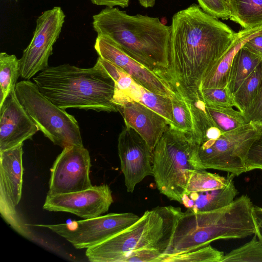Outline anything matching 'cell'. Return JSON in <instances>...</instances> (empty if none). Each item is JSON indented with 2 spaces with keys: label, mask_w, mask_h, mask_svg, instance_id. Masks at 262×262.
Instances as JSON below:
<instances>
[{
  "label": "cell",
  "mask_w": 262,
  "mask_h": 262,
  "mask_svg": "<svg viewBox=\"0 0 262 262\" xmlns=\"http://www.w3.org/2000/svg\"><path fill=\"white\" fill-rule=\"evenodd\" d=\"M237 33L192 4L172 17L168 67L163 80L186 100L229 49Z\"/></svg>",
  "instance_id": "1"
},
{
  "label": "cell",
  "mask_w": 262,
  "mask_h": 262,
  "mask_svg": "<svg viewBox=\"0 0 262 262\" xmlns=\"http://www.w3.org/2000/svg\"><path fill=\"white\" fill-rule=\"evenodd\" d=\"M92 25L98 35L112 40L163 80L168 67L170 26L158 17L129 15L117 7H106L94 15Z\"/></svg>",
  "instance_id": "2"
},
{
  "label": "cell",
  "mask_w": 262,
  "mask_h": 262,
  "mask_svg": "<svg viewBox=\"0 0 262 262\" xmlns=\"http://www.w3.org/2000/svg\"><path fill=\"white\" fill-rule=\"evenodd\" d=\"M39 91L59 107L117 112L115 82L97 59L89 68L69 64L49 67L33 77Z\"/></svg>",
  "instance_id": "3"
},
{
  "label": "cell",
  "mask_w": 262,
  "mask_h": 262,
  "mask_svg": "<svg viewBox=\"0 0 262 262\" xmlns=\"http://www.w3.org/2000/svg\"><path fill=\"white\" fill-rule=\"evenodd\" d=\"M253 206L249 196L242 195L228 206L214 210L195 212L187 208L177 222L163 259L207 246L216 240L243 238L255 234Z\"/></svg>",
  "instance_id": "4"
},
{
  "label": "cell",
  "mask_w": 262,
  "mask_h": 262,
  "mask_svg": "<svg viewBox=\"0 0 262 262\" xmlns=\"http://www.w3.org/2000/svg\"><path fill=\"white\" fill-rule=\"evenodd\" d=\"M182 213L181 208L172 206L147 210L131 226L86 249L85 255L91 262H123L133 251L156 248L163 251L165 256Z\"/></svg>",
  "instance_id": "5"
},
{
  "label": "cell",
  "mask_w": 262,
  "mask_h": 262,
  "mask_svg": "<svg viewBox=\"0 0 262 262\" xmlns=\"http://www.w3.org/2000/svg\"><path fill=\"white\" fill-rule=\"evenodd\" d=\"M192 153L187 134L170 125L153 150L152 172L157 189L181 204L192 171L196 169Z\"/></svg>",
  "instance_id": "6"
},
{
  "label": "cell",
  "mask_w": 262,
  "mask_h": 262,
  "mask_svg": "<svg viewBox=\"0 0 262 262\" xmlns=\"http://www.w3.org/2000/svg\"><path fill=\"white\" fill-rule=\"evenodd\" d=\"M262 128L248 123L223 133L217 139H192V160L196 169L222 170L238 176L246 172V158Z\"/></svg>",
  "instance_id": "7"
},
{
  "label": "cell",
  "mask_w": 262,
  "mask_h": 262,
  "mask_svg": "<svg viewBox=\"0 0 262 262\" xmlns=\"http://www.w3.org/2000/svg\"><path fill=\"white\" fill-rule=\"evenodd\" d=\"M16 96L44 136L62 148L83 146L78 123L75 117L52 103L35 83L24 80L17 83Z\"/></svg>",
  "instance_id": "8"
},
{
  "label": "cell",
  "mask_w": 262,
  "mask_h": 262,
  "mask_svg": "<svg viewBox=\"0 0 262 262\" xmlns=\"http://www.w3.org/2000/svg\"><path fill=\"white\" fill-rule=\"evenodd\" d=\"M23 145L0 151V212L1 216L24 237L43 246L46 240L25 223L16 209L22 193Z\"/></svg>",
  "instance_id": "9"
},
{
  "label": "cell",
  "mask_w": 262,
  "mask_h": 262,
  "mask_svg": "<svg viewBox=\"0 0 262 262\" xmlns=\"http://www.w3.org/2000/svg\"><path fill=\"white\" fill-rule=\"evenodd\" d=\"M140 217L130 212L111 213L66 223L30 225L50 229L64 238L76 249H88L122 231Z\"/></svg>",
  "instance_id": "10"
},
{
  "label": "cell",
  "mask_w": 262,
  "mask_h": 262,
  "mask_svg": "<svg viewBox=\"0 0 262 262\" xmlns=\"http://www.w3.org/2000/svg\"><path fill=\"white\" fill-rule=\"evenodd\" d=\"M66 15L56 6L44 11L36 19L32 38L19 59L20 76L26 80L49 67L48 60L59 38Z\"/></svg>",
  "instance_id": "11"
},
{
  "label": "cell",
  "mask_w": 262,
  "mask_h": 262,
  "mask_svg": "<svg viewBox=\"0 0 262 262\" xmlns=\"http://www.w3.org/2000/svg\"><path fill=\"white\" fill-rule=\"evenodd\" d=\"M91 158L83 146L72 145L63 148L51 169L47 194L70 193L91 187Z\"/></svg>",
  "instance_id": "12"
},
{
  "label": "cell",
  "mask_w": 262,
  "mask_h": 262,
  "mask_svg": "<svg viewBox=\"0 0 262 262\" xmlns=\"http://www.w3.org/2000/svg\"><path fill=\"white\" fill-rule=\"evenodd\" d=\"M118 151L127 191L133 192L146 177L153 176V150L135 129L125 125L119 135Z\"/></svg>",
  "instance_id": "13"
},
{
  "label": "cell",
  "mask_w": 262,
  "mask_h": 262,
  "mask_svg": "<svg viewBox=\"0 0 262 262\" xmlns=\"http://www.w3.org/2000/svg\"><path fill=\"white\" fill-rule=\"evenodd\" d=\"M113 202L111 188L102 184L76 192L47 194L43 208L49 211L69 212L88 219L107 212Z\"/></svg>",
  "instance_id": "14"
},
{
  "label": "cell",
  "mask_w": 262,
  "mask_h": 262,
  "mask_svg": "<svg viewBox=\"0 0 262 262\" xmlns=\"http://www.w3.org/2000/svg\"><path fill=\"white\" fill-rule=\"evenodd\" d=\"M94 48L99 57L122 69L148 91L169 97L174 93L157 75L128 55L108 38L97 35Z\"/></svg>",
  "instance_id": "15"
},
{
  "label": "cell",
  "mask_w": 262,
  "mask_h": 262,
  "mask_svg": "<svg viewBox=\"0 0 262 262\" xmlns=\"http://www.w3.org/2000/svg\"><path fill=\"white\" fill-rule=\"evenodd\" d=\"M39 128L12 90L0 104V151L31 139Z\"/></svg>",
  "instance_id": "16"
},
{
  "label": "cell",
  "mask_w": 262,
  "mask_h": 262,
  "mask_svg": "<svg viewBox=\"0 0 262 262\" xmlns=\"http://www.w3.org/2000/svg\"><path fill=\"white\" fill-rule=\"evenodd\" d=\"M117 107L125 125L135 129L154 150L169 125L166 119L142 103L128 98Z\"/></svg>",
  "instance_id": "17"
},
{
  "label": "cell",
  "mask_w": 262,
  "mask_h": 262,
  "mask_svg": "<svg viewBox=\"0 0 262 262\" xmlns=\"http://www.w3.org/2000/svg\"><path fill=\"white\" fill-rule=\"evenodd\" d=\"M261 33L262 26L244 29L237 32V36L232 45L202 80L200 89L226 87L235 55L247 41Z\"/></svg>",
  "instance_id": "18"
},
{
  "label": "cell",
  "mask_w": 262,
  "mask_h": 262,
  "mask_svg": "<svg viewBox=\"0 0 262 262\" xmlns=\"http://www.w3.org/2000/svg\"><path fill=\"white\" fill-rule=\"evenodd\" d=\"M235 176L228 173L227 183L223 187L184 194L182 204L195 212L211 211L228 206L234 200L238 193L234 183Z\"/></svg>",
  "instance_id": "19"
},
{
  "label": "cell",
  "mask_w": 262,
  "mask_h": 262,
  "mask_svg": "<svg viewBox=\"0 0 262 262\" xmlns=\"http://www.w3.org/2000/svg\"><path fill=\"white\" fill-rule=\"evenodd\" d=\"M119 97L128 98L139 102L158 113L173 126L172 106L170 97L153 93L137 83L133 79L123 92L116 94Z\"/></svg>",
  "instance_id": "20"
},
{
  "label": "cell",
  "mask_w": 262,
  "mask_h": 262,
  "mask_svg": "<svg viewBox=\"0 0 262 262\" xmlns=\"http://www.w3.org/2000/svg\"><path fill=\"white\" fill-rule=\"evenodd\" d=\"M261 60L243 46L237 51L232 62L227 86L232 96Z\"/></svg>",
  "instance_id": "21"
},
{
  "label": "cell",
  "mask_w": 262,
  "mask_h": 262,
  "mask_svg": "<svg viewBox=\"0 0 262 262\" xmlns=\"http://www.w3.org/2000/svg\"><path fill=\"white\" fill-rule=\"evenodd\" d=\"M230 19L244 29L262 26V0H229Z\"/></svg>",
  "instance_id": "22"
},
{
  "label": "cell",
  "mask_w": 262,
  "mask_h": 262,
  "mask_svg": "<svg viewBox=\"0 0 262 262\" xmlns=\"http://www.w3.org/2000/svg\"><path fill=\"white\" fill-rule=\"evenodd\" d=\"M202 101L206 111L223 133L234 130L249 123L244 114L239 110H235L233 107H222Z\"/></svg>",
  "instance_id": "23"
},
{
  "label": "cell",
  "mask_w": 262,
  "mask_h": 262,
  "mask_svg": "<svg viewBox=\"0 0 262 262\" xmlns=\"http://www.w3.org/2000/svg\"><path fill=\"white\" fill-rule=\"evenodd\" d=\"M20 76V62L15 55L6 52L0 53V104L10 92L15 90L17 81Z\"/></svg>",
  "instance_id": "24"
},
{
  "label": "cell",
  "mask_w": 262,
  "mask_h": 262,
  "mask_svg": "<svg viewBox=\"0 0 262 262\" xmlns=\"http://www.w3.org/2000/svg\"><path fill=\"white\" fill-rule=\"evenodd\" d=\"M262 84V60L233 95L234 106L244 113Z\"/></svg>",
  "instance_id": "25"
},
{
  "label": "cell",
  "mask_w": 262,
  "mask_h": 262,
  "mask_svg": "<svg viewBox=\"0 0 262 262\" xmlns=\"http://www.w3.org/2000/svg\"><path fill=\"white\" fill-rule=\"evenodd\" d=\"M227 181V177L209 172L205 169H194L188 181L185 194L222 188L226 185Z\"/></svg>",
  "instance_id": "26"
},
{
  "label": "cell",
  "mask_w": 262,
  "mask_h": 262,
  "mask_svg": "<svg viewBox=\"0 0 262 262\" xmlns=\"http://www.w3.org/2000/svg\"><path fill=\"white\" fill-rule=\"evenodd\" d=\"M253 238L248 243L224 255L221 262H262V242Z\"/></svg>",
  "instance_id": "27"
},
{
  "label": "cell",
  "mask_w": 262,
  "mask_h": 262,
  "mask_svg": "<svg viewBox=\"0 0 262 262\" xmlns=\"http://www.w3.org/2000/svg\"><path fill=\"white\" fill-rule=\"evenodd\" d=\"M224 255L223 252L208 245L184 253L166 256L163 262H221Z\"/></svg>",
  "instance_id": "28"
},
{
  "label": "cell",
  "mask_w": 262,
  "mask_h": 262,
  "mask_svg": "<svg viewBox=\"0 0 262 262\" xmlns=\"http://www.w3.org/2000/svg\"><path fill=\"white\" fill-rule=\"evenodd\" d=\"M172 106L173 126L188 134L192 129L191 110L188 102L182 96L174 93L170 97Z\"/></svg>",
  "instance_id": "29"
},
{
  "label": "cell",
  "mask_w": 262,
  "mask_h": 262,
  "mask_svg": "<svg viewBox=\"0 0 262 262\" xmlns=\"http://www.w3.org/2000/svg\"><path fill=\"white\" fill-rule=\"evenodd\" d=\"M198 94L205 102L222 107L234 106L233 96L227 86L200 89Z\"/></svg>",
  "instance_id": "30"
},
{
  "label": "cell",
  "mask_w": 262,
  "mask_h": 262,
  "mask_svg": "<svg viewBox=\"0 0 262 262\" xmlns=\"http://www.w3.org/2000/svg\"><path fill=\"white\" fill-rule=\"evenodd\" d=\"M201 9L210 15L223 19L230 18V11L227 0H197Z\"/></svg>",
  "instance_id": "31"
},
{
  "label": "cell",
  "mask_w": 262,
  "mask_h": 262,
  "mask_svg": "<svg viewBox=\"0 0 262 262\" xmlns=\"http://www.w3.org/2000/svg\"><path fill=\"white\" fill-rule=\"evenodd\" d=\"M164 256L163 251L156 248H144L128 254L123 262H162Z\"/></svg>",
  "instance_id": "32"
},
{
  "label": "cell",
  "mask_w": 262,
  "mask_h": 262,
  "mask_svg": "<svg viewBox=\"0 0 262 262\" xmlns=\"http://www.w3.org/2000/svg\"><path fill=\"white\" fill-rule=\"evenodd\" d=\"M243 113L249 123L262 128V84L249 107Z\"/></svg>",
  "instance_id": "33"
},
{
  "label": "cell",
  "mask_w": 262,
  "mask_h": 262,
  "mask_svg": "<svg viewBox=\"0 0 262 262\" xmlns=\"http://www.w3.org/2000/svg\"><path fill=\"white\" fill-rule=\"evenodd\" d=\"M243 47L262 58V33L249 39Z\"/></svg>",
  "instance_id": "34"
},
{
  "label": "cell",
  "mask_w": 262,
  "mask_h": 262,
  "mask_svg": "<svg viewBox=\"0 0 262 262\" xmlns=\"http://www.w3.org/2000/svg\"><path fill=\"white\" fill-rule=\"evenodd\" d=\"M253 215L256 227L255 234L262 242V207L254 205Z\"/></svg>",
  "instance_id": "35"
},
{
  "label": "cell",
  "mask_w": 262,
  "mask_h": 262,
  "mask_svg": "<svg viewBox=\"0 0 262 262\" xmlns=\"http://www.w3.org/2000/svg\"><path fill=\"white\" fill-rule=\"evenodd\" d=\"M95 5L105 6L106 7L113 8L119 6L125 8L128 6L130 0H90Z\"/></svg>",
  "instance_id": "36"
},
{
  "label": "cell",
  "mask_w": 262,
  "mask_h": 262,
  "mask_svg": "<svg viewBox=\"0 0 262 262\" xmlns=\"http://www.w3.org/2000/svg\"><path fill=\"white\" fill-rule=\"evenodd\" d=\"M140 4L144 8L153 7L156 3V0H138Z\"/></svg>",
  "instance_id": "37"
},
{
  "label": "cell",
  "mask_w": 262,
  "mask_h": 262,
  "mask_svg": "<svg viewBox=\"0 0 262 262\" xmlns=\"http://www.w3.org/2000/svg\"><path fill=\"white\" fill-rule=\"evenodd\" d=\"M227 1L228 3V2H229V0H227Z\"/></svg>",
  "instance_id": "38"
}]
</instances>
